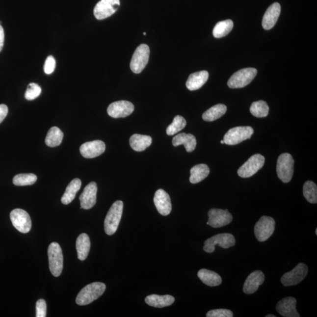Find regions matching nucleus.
Wrapping results in <instances>:
<instances>
[{"instance_id": "obj_22", "label": "nucleus", "mask_w": 317, "mask_h": 317, "mask_svg": "<svg viewBox=\"0 0 317 317\" xmlns=\"http://www.w3.org/2000/svg\"><path fill=\"white\" fill-rule=\"evenodd\" d=\"M208 79L209 73L206 71L191 74L186 81V87L190 91L197 90L205 84Z\"/></svg>"}, {"instance_id": "obj_29", "label": "nucleus", "mask_w": 317, "mask_h": 317, "mask_svg": "<svg viewBox=\"0 0 317 317\" xmlns=\"http://www.w3.org/2000/svg\"><path fill=\"white\" fill-rule=\"evenodd\" d=\"M210 173V169L206 164H199L190 169V183L196 184L204 180Z\"/></svg>"}, {"instance_id": "obj_28", "label": "nucleus", "mask_w": 317, "mask_h": 317, "mask_svg": "<svg viewBox=\"0 0 317 317\" xmlns=\"http://www.w3.org/2000/svg\"><path fill=\"white\" fill-rule=\"evenodd\" d=\"M82 182L79 179L76 178L68 185L61 198L62 204L67 205L73 201L76 194L81 187Z\"/></svg>"}, {"instance_id": "obj_41", "label": "nucleus", "mask_w": 317, "mask_h": 317, "mask_svg": "<svg viewBox=\"0 0 317 317\" xmlns=\"http://www.w3.org/2000/svg\"><path fill=\"white\" fill-rule=\"evenodd\" d=\"M8 109L7 106L4 104L0 105V124L4 121L8 114Z\"/></svg>"}, {"instance_id": "obj_34", "label": "nucleus", "mask_w": 317, "mask_h": 317, "mask_svg": "<svg viewBox=\"0 0 317 317\" xmlns=\"http://www.w3.org/2000/svg\"><path fill=\"white\" fill-rule=\"evenodd\" d=\"M303 194L308 202L312 204L317 203V186L313 182L308 181L303 186Z\"/></svg>"}, {"instance_id": "obj_45", "label": "nucleus", "mask_w": 317, "mask_h": 317, "mask_svg": "<svg viewBox=\"0 0 317 317\" xmlns=\"http://www.w3.org/2000/svg\"><path fill=\"white\" fill-rule=\"evenodd\" d=\"M316 235H317V229H316Z\"/></svg>"}, {"instance_id": "obj_23", "label": "nucleus", "mask_w": 317, "mask_h": 317, "mask_svg": "<svg viewBox=\"0 0 317 317\" xmlns=\"http://www.w3.org/2000/svg\"><path fill=\"white\" fill-rule=\"evenodd\" d=\"M172 144L175 147L183 145L187 152H192L196 147L197 141L193 134L181 133L173 137Z\"/></svg>"}, {"instance_id": "obj_13", "label": "nucleus", "mask_w": 317, "mask_h": 317, "mask_svg": "<svg viewBox=\"0 0 317 317\" xmlns=\"http://www.w3.org/2000/svg\"><path fill=\"white\" fill-rule=\"evenodd\" d=\"M120 4V0H101L94 8L96 19L101 20L111 16L118 10Z\"/></svg>"}, {"instance_id": "obj_44", "label": "nucleus", "mask_w": 317, "mask_h": 317, "mask_svg": "<svg viewBox=\"0 0 317 317\" xmlns=\"http://www.w3.org/2000/svg\"><path fill=\"white\" fill-rule=\"evenodd\" d=\"M221 142V143H222V144H224V140H221V142Z\"/></svg>"}, {"instance_id": "obj_9", "label": "nucleus", "mask_w": 317, "mask_h": 317, "mask_svg": "<svg viewBox=\"0 0 317 317\" xmlns=\"http://www.w3.org/2000/svg\"><path fill=\"white\" fill-rule=\"evenodd\" d=\"M276 222L273 218L263 216L254 227V234L257 240L265 241L273 234Z\"/></svg>"}, {"instance_id": "obj_26", "label": "nucleus", "mask_w": 317, "mask_h": 317, "mask_svg": "<svg viewBox=\"0 0 317 317\" xmlns=\"http://www.w3.org/2000/svg\"><path fill=\"white\" fill-rule=\"evenodd\" d=\"M197 276L206 285L210 287L220 286L222 283V278L216 273L207 269H201L197 273Z\"/></svg>"}, {"instance_id": "obj_18", "label": "nucleus", "mask_w": 317, "mask_h": 317, "mask_svg": "<svg viewBox=\"0 0 317 317\" xmlns=\"http://www.w3.org/2000/svg\"><path fill=\"white\" fill-rule=\"evenodd\" d=\"M154 203L158 213L162 216H167L172 211L171 200L168 194L163 189H158L155 193Z\"/></svg>"}, {"instance_id": "obj_12", "label": "nucleus", "mask_w": 317, "mask_h": 317, "mask_svg": "<svg viewBox=\"0 0 317 317\" xmlns=\"http://www.w3.org/2000/svg\"><path fill=\"white\" fill-rule=\"evenodd\" d=\"M308 271L309 268L306 264L299 263L293 270L283 275L281 282L286 287L297 285L306 278Z\"/></svg>"}, {"instance_id": "obj_2", "label": "nucleus", "mask_w": 317, "mask_h": 317, "mask_svg": "<svg viewBox=\"0 0 317 317\" xmlns=\"http://www.w3.org/2000/svg\"><path fill=\"white\" fill-rule=\"evenodd\" d=\"M124 203L118 200L113 203L106 214L104 222L105 232L107 235L111 236L116 232L123 212Z\"/></svg>"}, {"instance_id": "obj_10", "label": "nucleus", "mask_w": 317, "mask_h": 317, "mask_svg": "<svg viewBox=\"0 0 317 317\" xmlns=\"http://www.w3.org/2000/svg\"><path fill=\"white\" fill-rule=\"evenodd\" d=\"M264 162L265 158L262 155H254L238 169V175L242 178H250L262 168Z\"/></svg>"}, {"instance_id": "obj_14", "label": "nucleus", "mask_w": 317, "mask_h": 317, "mask_svg": "<svg viewBox=\"0 0 317 317\" xmlns=\"http://www.w3.org/2000/svg\"><path fill=\"white\" fill-rule=\"evenodd\" d=\"M209 220L207 224L214 228L228 225L232 222L233 216L228 210L212 209L208 213Z\"/></svg>"}, {"instance_id": "obj_39", "label": "nucleus", "mask_w": 317, "mask_h": 317, "mask_svg": "<svg viewBox=\"0 0 317 317\" xmlns=\"http://www.w3.org/2000/svg\"><path fill=\"white\" fill-rule=\"evenodd\" d=\"M56 67V61L54 57L52 55L48 56L44 64L45 73L49 75L52 74L55 70Z\"/></svg>"}, {"instance_id": "obj_20", "label": "nucleus", "mask_w": 317, "mask_h": 317, "mask_svg": "<svg viewBox=\"0 0 317 317\" xmlns=\"http://www.w3.org/2000/svg\"><path fill=\"white\" fill-rule=\"evenodd\" d=\"M265 280L264 274L260 270L254 271L247 278L243 286V292L246 294L256 292Z\"/></svg>"}, {"instance_id": "obj_7", "label": "nucleus", "mask_w": 317, "mask_h": 317, "mask_svg": "<svg viewBox=\"0 0 317 317\" xmlns=\"http://www.w3.org/2000/svg\"><path fill=\"white\" fill-rule=\"evenodd\" d=\"M150 49L148 45H140L134 52L131 61L130 67L133 73L140 74L144 70L148 63Z\"/></svg>"}, {"instance_id": "obj_31", "label": "nucleus", "mask_w": 317, "mask_h": 317, "mask_svg": "<svg viewBox=\"0 0 317 317\" xmlns=\"http://www.w3.org/2000/svg\"><path fill=\"white\" fill-rule=\"evenodd\" d=\"M64 133L58 127H53L48 132L46 143L50 147H56L61 145L63 139Z\"/></svg>"}, {"instance_id": "obj_21", "label": "nucleus", "mask_w": 317, "mask_h": 317, "mask_svg": "<svg viewBox=\"0 0 317 317\" xmlns=\"http://www.w3.org/2000/svg\"><path fill=\"white\" fill-rule=\"evenodd\" d=\"M281 13V6L279 3L274 2L266 10L262 20V26L265 30H269L274 27Z\"/></svg>"}, {"instance_id": "obj_19", "label": "nucleus", "mask_w": 317, "mask_h": 317, "mask_svg": "<svg viewBox=\"0 0 317 317\" xmlns=\"http://www.w3.org/2000/svg\"><path fill=\"white\" fill-rule=\"evenodd\" d=\"M296 304L297 300L294 297H287L283 298L277 303L276 310L283 317H300V315L296 310Z\"/></svg>"}, {"instance_id": "obj_24", "label": "nucleus", "mask_w": 317, "mask_h": 317, "mask_svg": "<svg viewBox=\"0 0 317 317\" xmlns=\"http://www.w3.org/2000/svg\"><path fill=\"white\" fill-rule=\"evenodd\" d=\"M145 302L149 306L156 308H163L171 306L175 302V298L170 295L152 294L146 297Z\"/></svg>"}, {"instance_id": "obj_37", "label": "nucleus", "mask_w": 317, "mask_h": 317, "mask_svg": "<svg viewBox=\"0 0 317 317\" xmlns=\"http://www.w3.org/2000/svg\"><path fill=\"white\" fill-rule=\"evenodd\" d=\"M41 94V88L37 83H30L28 85L25 93V98L28 101H32L37 98Z\"/></svg>"}, {"instance_id": "obj_3", "label": "nucleus", "mask_w": 317, "mask_h": 317, "mask_svg": "<svg viewBox=\"0 0 317 317\" xmlns=\"http://www.w3.org/2000/svg\"><path fill=\"white\" fill-rule=\"evenodd\" d=\"M294 158L289 154H283L278 158L277 176L284 183H289L291 181L294 173Z\"/></svg>"}, {"instance_id": "obj_6", "label": "nucleus", "mask_w": 317, "mask_h": 317, "mask_svg": "<svg viewBox=\"0 0 317 317\" xmlns=\"http://www.w3.org/2000/svg\"><path fill=\"white\" fill-rule=\"evenodd\" d=\"M254 133L253 128L250 127H238L230 129L224 134V143L228 145H236L247 139L251 138Z\"/></svg>"}, {"instance_id": "obj_46", "label": "nucleus", "mask_w": 317, "mask_h": 317, "mask_svg": "<svg viewBox=\"0 0 317 317\" xmlns=\"http://www.w3.org/2000/svg\"><path fill=\"white\" fill-rule=\"evenodd\" d=\"M146 34V32H143V35H145Z\"/></svg>"}, {"instance_id": "obj_17", "label": "nucleus", "mask_w": 317, "mask_h": 317, "mask_svg": "<svg viewBox=\"0 0 317 317\" xmlns=\"http://www.w3.org/2000/svg\"><path fill=\"white\" fill-rule=\"evenodd\" d=\"M106 149L105 143L101 140H97L83 143L80 146L79 151L82 157L91 158L100 156L104 153Z\"/></svg>"}, {"instance_id": "obj_43", "label": "nucleus", "mask_w": 317, "mask_h": 317, "mask_svg": "<svg viewBox=\"0 0 317 317\" xmlns=\"http://www.w3.org/2000/svg\"><path fill=\"white\" fill-rule=\"evenodd\" d=\"M266 317H276V316L272 315H268L267 316H266Z\"/></svg>"}, {"instance_id": "obj_30", "label": "nucleus", "mask_w": 317, "mask_h": 317, "mask_svg": "<svg viewBox=\"0 0 317 317\" xmlns=\"http://www.w3.org/2000/svg\"><path fill=\"white\" fill-rule=\"evenodd\" d=\"M226 111L227 106L225 105L217 104L203 113L202 118L205 121H214L222 117L225 114Z\"/></svg>"}, {"instance_id": "obj_38", "label": "nucleus", "mask_w": 317, "mask_h": 317, "mask_svg": "<svg viewBox=\"0 0 317 317\" xmlns=\"http://www.w3.org/2000/svg\"><path fill=\"white\" fill-rule=\"evenodd\" d=\"M207 317H232V311L227 309H217L209 311L206 315Z\"/></svg>"}, {"instance_id": "obj_15", "label": "nucleus", "mask_w": 317, "mask_h": 317, "mask_svg": "<svg viewBox=\"0 0 317 317\" xmlns=\"http://www.w3.org/2000/svg\"><path fill=\"white\" fill-rule=\"evenodd\" d=\"M134 107L132 104L127 101L115 102L109 105L107 109L110 117L121 118L127 117L133 112Z\"/></svg>"}, {"instance_id": "obj_32", "label": "nucleus", "mask_w": 317, "mask_h": 317, "mask_svg": "<svg viewBox=\"0 0 317 317\" xmlns=\"http://www.w3.org/2000/svg\"><path fill=\"white\" fill-rule=\"evenodd\" d=\"M233 28V22L231 20H227L217 23L215 26L213 34L215 38H220L228 35Z\"/></svg>"}, {"instance_id": "obj_8", "label": "nucleus", "mask_w": 317, "mask_h": 317, "mask_svg": "<svg viewBox=\"0 0 317 317\" xmlns=\"http://www.w3.org/2000/svg\"><path fill=\"white\" fill-rule=\"evenodd\" d=\"M236 244V240L234 236L229 233H222L213 236L206 240L205 242V246L203 250L208 253H212L214 252L215 246H219L223 249H229V248L234 246Z\"/></svg>"}, {"instance_id": "obj_16", "label": "nucleus", "mask_w": 317, "mask_h": 317, "mask_svg": "<svg viewBox=\"0 0 317 317\" xmlns=\"http://www.w3.org/2000/svg\"><path fill=\"white\" fill-rule=\"evenodd\" d=\"M98 187L95 182H92L83 189L79 196L80 208L88 210L94 207L97 203Z\"/></svg>"}, {"instance_id": "obj_4", "label": "nucleus", "mask_w": 317, "mask_h": 317, "mask_svg": "<svg viewBox=\"0 0 317 317\" xmlns=\"http://www.w3.org/2000/svg\"><path fill=\"white\" fill-rule=\"evenodd\" d=\"M257 74V70L255 68L241 69L230 77L227 82V85L232 89L244 88L252 82Z\"/></svg>"}, {"instance_id": "obj_33", "label": "nucleus", "mask_w": 317, "mask_h": 317, "mask_svg": "<svg viewBox=\"0 0 317 317\" xmlns=\"http://www.w3.org/2000/svg\"><path fill=\"white\" fill-rule=\"evenodd\" d=\"M250 110L254 116L264 118L268 115L269 107L265 101H259L254 102L250 106Z\"/></svg>"}, {"instance_id": "obj_36", "label": "nucleus", "mask_w": 317, "mask_h": 317, "mask_svg": "<svg viewBox=\"0 0 317 317\" xmlns=\"http://www.w3.org/2000/svg\"><path fill=\"white\" fill-rule=\"evenodd\" d=\"M186 121L183 116H176L173 119L172 123L169 125L166 129V133L169 136L174 135L186 127Z\"/></svg>"}, {"instance_id": "obj_27", "label": "nucleus", "mask_w": 317, "mask_h": 317, "mask_svg": "<svg viewBox=\"0 0 317 317\" xmlns=\"http://www.w3.org/2000/svg\"><path fill=\"white\" fill-rule=\"evenodd\" d=\"M152 142V137L142 134H134L130 140V146L134 151L142 152L151 146Z\"/></svg>"}, {"instance_id": "obj_40", "label": "nucleus", "mask_w": 317, "mask_h": 317, "mask_svg": "<svg viewBox=\"0 0 317 317\" xmlns=\"http://www.w3.org/2000/svg\"><path fill=\"white\" fill-rule=\"evenodd\" d=\"M47 315V304L46 301L40 299L36 304V317H46Z\"/></svg>"}, {"instance_id": "obj_35", "label": "nucleus", "mask_w": 317, "mask_h": 317, "mask_svg": "<svg viewBox=\"0 0 317 317\" xmlns=\"http://www.w3.org/2000/svg\"><path fill=\"white\" fill-rule=\"evenodd\" d=\"M37 181V176L33 173H22L14 176L13 182L18 186L34 185Z\"/></svg>"}, {"instance_id": "obj_11", "label": "nucleus", "mask_w": 317, "mask_h": 317, "mask_svg": "<svg viewBox=\"0 0 317 317\" xmlns=\"http://www.w3.org/2000/svg\"><path fill=\"white\" fill-rule=\"evenodd\" d=\"M10 219L14 227L18 231L26 234L30 231L31 220L29 214L21 209H16L11 212Z\"/></svg>"}, {"instance_id": "obj_25", "label": "nucleus", "mask_w": 317, "mask_h": 317, "mask_svg": "<svg viewBox=\"0 0 317 317\" xmlns=\"http://www.w3.org/2000/svg\"><path fill=\"white\" fill-rule=\"evenodd\" d=\"M76 248L78 258L79 260L83 261L87 258L89 250H90L91 241L89 236L85 233H82L77 238Z\"/></svg>"}, {"instance_id": "obj_1", "label": "nucleus", "mask_w": 317, "mask_h": 317, "mask_svg": "<svg viewBox=\"0 0 317 317\" xmlns=\"http://www.w3.org/2000/svg\"><path fill=\"white\" fill-rule=\"evenodd\" d=\"M106 285L103 283L95 282L89 284L80 290L76 298L79 306H86L100 298L106 291Z\"/></svg>"}, {"instance_id": "obj_42", "label": "nucleus", "mask_w": 317, "mask_h": 317, "mask_svg": "<svg viewBox=\"0 0 317 317\" xmlns=\"http://www.w3.org/2000/svg\"><path fill=\"white\" fill-rule=\"evenodd\" d=\"M4 31L1 25H0V52L2 50L3 46H4Z\"/></svg>"}, {"instance_id": "obj_5", "label": "nucleus", "mask_w": 317, "mask_h": 317, "mask_svg": "<svg viewBox=\"0 0 317 317\" xmlns=\"http://www.w3.org/2000/svg\"><path fill=\"white\" fill-rule=\"evenodd\" d=\"M49 267L51 272L54 277L60 276L63 269V254L62 249L57 243L53 242L50 244L48 250Z\"/></svg>"}]
</instances>
